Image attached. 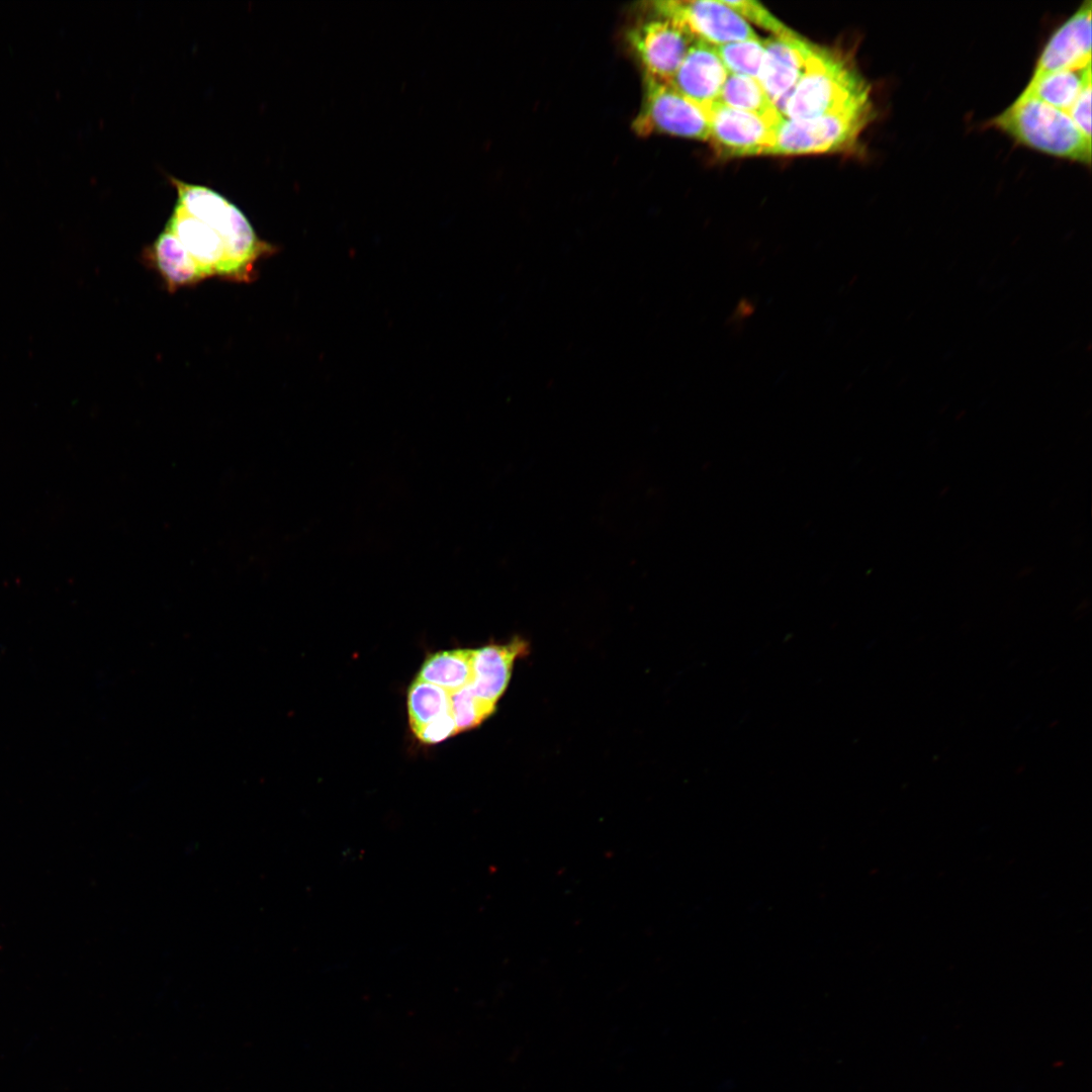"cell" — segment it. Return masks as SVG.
I'll return each mask as SVG.
<instances>
[{"mask_svg": "<svg viewBox=\"0 0 1092 1092\" xmlns=\"http://www.w3.org/2000/svg\"><path fill=\"white\" fill-rule=\"evenodd\" d=\"M869 99L868 82L847 60L813 44L782 115L790 120H809Z\"/></svg>", "mask_w": 1092, "mask_h": 1092, "instance_id": "6da1fadb", "label": "cell"}, {"mask_svg": "<svg viewBox=\"0 0 1092 1092\" xmlns=\"http://www.w3.org/2000/svg\"><path fill=\"white\" fill-rule=\"evenodd\" d=\"M177 191V205L189 215L217 232L224 246L226 278L249 280L255 262L271 251L262 242L242 210L224 196L203 185L171 177Z\"/></svg>", "mask_w": 1092, "mask_h": 1092, "instance_id": "7a4b0ae2", "label": "cell"}, {"mask_svg": "<svg viewBox=\"0 0 1092 1092\" xmlns=\"http://www.w3.org/2000/svg\"><path fill=\"white\" fill-rule=\"evenodd\" d=\"M989 125L1040 153L1086 166L1091 164V140L1066 111L1037 98L1020 94Z\"/></svg>", "mask_w": 1092, "mask_h": 1092, "instance_id": "3957f363", "label": "cell"}, {"mask_svg": "<svg viewBox=\"0 0 1092 1092\" xmlns=\"http://www.w3.org/2000/svg\"><path fill=\"white\" fill-rule=\"evenodd\" d=\"M875 116L872 99L809 120L783 118L768 155L834 153L856 146Z\"/></svg>", "mask_w": 1092, "mask_h": 1092, "instance_id": "277c9868", "label": "cell"}, {"mask_svg": "<svg viewBox=\"0 0 1092 1092\" xmlns=\"http://www.w3.org/2000/svg\"><path fill=\"white\" fill-rule=\"evenodd\" d=\"M634 126L640 134L663 132L700 141L710 138L708 120L701 107L669 82L646 76L643 103Z\"/></svg>", "mask_w": 1092, "mask_h": 1092, "instance_id": "5b68a950", "label": "cell"}, {"mask_svg": "<svg viewBox=\"0 0 1092 1092\" xmlns=\"http://www.w3.org/2000/svg\"><path fill=\"white\" fill-rule=\"evenodd\" d=\"M697 38L681 24L655 14L630 29L628 41L646 77L670 82Z\"/></svg>", "mask_w": 1092, "mask_h": 1092, "instance_id": "8992f818", "label": "cell"}, {"mask_svg": "<svg viewBox=\"0 0 1092 1092\" xmlns=\"http://www.w3.org/2000/svg\"><path fill=\"white\" fill-rule=\"evenodd\" d=\"M655 14L681 24L697 39L714 47L757 39L741 16L722 1L663 0L652 4Z\"/></svg>", "mask_w": 1092, "mask_h": 1092, "instance_id": "52a82bcc", "label": "cell"}, {"mask_svg": "<svg viewBox=\"0 0 1092 1092\" xmlns=\"http://www.w3.org/2000/svg\"><path fill=\"white\" fill-rule=\"evenodd\" d=\"M710 138L722 154L734 157L768 155L776 130V120L731 108L716 101L703 108Z\"/></svg>", "mask_w": 1092, "mask_h": 1092, "instance_id": "ba28073f", "label": "cell"}, {"mask_svg": "<svg viewBox=\"0 0 1092 1092\" xmlns=\"http://www.w3.org/2000/svg\"><path fill=\"white\" fill-rule=\"evenodd\" d=\"M1091 1L1087 0L1048 39L1030 81L1064 70L1091 65Z\"/></svg>", "mask_w": 1092, "mask_h": 1092, "instance_id": "9c48e42d", "label": "cell"}, {"mask_svg": "<svg viewBox=\"0 0 1092 1092\" xmlns=\"http://www.w3.org/2000/svg\"><path fill=\"white\" fill-rule=\"evenodd\" d=\"M812 46L798 34L774 35L763 41L758 82L781 114L803 74Z\"/></svg>", "mask_w": 1092, "mask_h": 1092, "instance_id": "30bf717a", "label": "cell"}, {"mask_svg": "<svg viewBox=\"0 0 1092 1092\" xmlns=\"http://www.w3.org/2000/svg\"><path fill=\"white\" fill-rule=\"evenodd\" d=\"M728 74L715 47L697 39L669 83L703 109L718 101Z\"/></svg>", "mask_w": 1092, "mask_h": 1092, "instance_id": "8fae6325", "label": "cell"}, {"mask_svg": "<svg viewBox=\"0 0 1092 1092\" xmlns=\"http://www.w3.org/2000/svg\"><path fill=\"white\" fill-rule=\"evenodd\" d=\"M166 230L185 247L204 277L223 276L224 246L215 230L175 205Z\"/></svg>", "mask_w": 1092, "mask_h": 1092, "instance_id": "7c38bea8", "label": "cell"}, {"mask_svg": "<svg viewBox=\"0 0 1092 1092\" xmlns=\"http://www.w3.org/2000/svg\"><path fill=\"white\" fill-rule=\"evenodd\" d=\"M520 639L504 645H487L474 649L473 676L470 688L479 698L496 705L508 688L516 658L526 652Z\"/></svg>", "mask_w": 1092, "mask_h": 1092, "instance_id": "4fadbf2b", "label": "cell"}, {"mask_svg": "<svg viewBox=\"0 0 1092 1092\" xmlns=\"http://www.w3.org/2000/svg\"><path fill=\"white\" fill-rule=\"evenodd\" d=\"M152 258L171 288L194 284L205 278L185 247L166 229L152 245Z\"/></svg>", "mask_w": 1092, "mask_h": 1092, "instance_id": "5bb4252c", "label": "cell"}, {"mask_svg": "<svg viewBox=\"0 0 1092 1092\" xmlns=\"http://www.w3.org/2000/svg\"><path fill=\"white\" fill-rule=\"evenodd\" d=\"M1091 83V65L1083 69L1064 70L1045 74L1028 82L1023 95L1068 112L1083 88Z\"/></svg>", "mask_w": 1092, "mask_h": 1092, "instance_id": "9a60e30c", "label": "cell"}, {"mask_svg": "<svg viewBox=\"0 0 1092 1092\" xmlns=\"http://www.w3.org/2000/svg\"><path fill=\"white\" fill-rule=\"evenodd\" d=\"M474 649H452L431 654L424 661L419 679L452 693L470 685Z\"/></svg>", "mask_w": 1092, "mask_h": 1092, "instance_id": "2e32d148", "label": "cell"}, {"mask_svg": "<svg viewBox=\"0 0 1092 1092\" xmlns=\"http://www.w3.org/2000/svg\"><path fill=\"white\" fill-rule=\"evenodd\" d=\"M719 102L734 109L770 119L784 116L753 78L729 73L719 95Z\"/></svg>", "mask_w": 1092, "mask_h": 1092, "instance_id": "e0dca14e", "label": "cell"}, {"mask_svg": "<svg viewBox=\"0 0 1092 1092\" xmlns=\"http://www.w3.org/2000/svg\"><path fill=\"white\" fill-rule=\"evenodd\" d=\"M412 731L417 734L430 722L450 713V692L417 678L407 692Z\"/></svg>", "mask_w": 1092, "mask_h": 1092, "instance_id": "ac0fdd59", "label": "cell"}, {"mask_svg": "<svg viewBox=\"0 0 1092 1092\" xmlns=\"http://www.w3.org/2000/svg\"><path fill=\"white\" fill-rule=\"evenodd\" d=\"M715 50L729 73L758 81L764 54L763 41L747 39L716 46Z\"/></svg>", "mask_w": 1092, "mask_h": 1092, "instance_id": "d6986e66", "label": "cell"}, {"mask_svg": "<svg viewBox=\"0 0 1092 1092\" xmlns=\"http://www.w3.org/2000/svg\"><path fill=\"white\" fill-rule=\"evenodd\" d=\"M494 710L495 705L476 696L469 685L450 693V712L458 733L479 726Z\"/></svg>", "mask_w": 1092, "mask_h": 1092, "instance_id": "ffe728a7", "label": "cell"}, {"mask_svg": "<svg viewBox=\"0 0 1092 1092\" xmlns=\"http://www.w3.org/2000/svg\"><path fill=\"white\" fill-rule=\"evenodd\" d=\"M727 6L734 10L739 16H741L746 22L751 21L756 25L769 30L777 36L794 35L792 29L786 26L778 18H776L765 7L756 1L750 0H736V1H723Z\"/></svg>", "mask_w": 1092, "mask_h": 1092, "instance_id": "44dd1931", "label": "cell"}, {"mask_svg": "<svg viewBox=\"0 0 1092 1092\" xmlns=\"http://www.w3.org/2000/svg\"><path fill=\"white\" fill-rule=\"evenodd\" d=\"M457 733L455 721L450 712L430 722L415 735L425 744H437Z\"/></svg>", "mask_w": 1092, "mask_h": 1092, "instance_id": "7402d4cb", "label": "cell"}, {"mask_svg": "<svg viewBox=\"0 0 1092 1092\" xmlns=\"http://www.w3.org/2000/svg\"><path fill=\"white\" fill-rule=\"evenodd\" d=\"M1091 83H1088L1067 112L1085 136L1091 140Z\"/></svg>", "mask_w": 1092, "mask_h": 1092, "instance_id": "603a6c76", "label": "cell"}]
</instances>
